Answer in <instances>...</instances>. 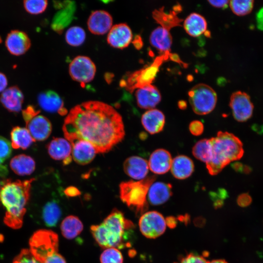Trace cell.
Returning a JSON list of instances; mask_svg holds the SVG:
<instances>
[{"mask_svg":"<svg viewBox=\"0 0 263 263\" xmlns=\"http://www.w3.org/2000/svg\"><path fill=\"white\" fill-rule=\"evenodd\" d=\"M62 130L71 144L87 141L97 153L109 151L125 135L121 115L112 106L99 101H86L73 107L64 120Z\"/></svg>","mask_w":263,"mask_h":263,"instance_id":"1","label":"cell"},{"mask_svg":"<svg viewBox=\"0 0 263 263\" xmlns=\"http://www.w3.org/2000/svg\"><path fill=\"white\" fill-rule=\"evenodd\" d=\"M34 178L25 181L7 180L0 190V201L6 210L4 222L14 229L22 225Z\"/></svg>","mask_w":263,"mask_h":263,"instance_id":"2","label":"cell"},{"mask_svg":"<svg viewBox=\"0 0 263 263\" xmlns=\"http://www.w3.org/2000/svg\"><path fill=\"white\" fill-rule=\"evenodd\" d=\"M209 139L211 157L206 167L211 175L217 174L230 162L240 159L243 155L242 143L232 133L220 131Z\"/></svg>","mask_w":263,"mask_h":263,"instance_id":"3","label":"cell"},{"mask_svg":"<svg viewBox=\"0 0 263 263\" xmlns=\"http://www.w3.org/2000/svg\"><path fill=\"white\" fill-rule=\"evenodd\" d=\"M133 226V223L121 211L115 208L101 223L92 225L90 230L102 248H121L123 246L125 231Z\"/></svg>","mask_w":263,"mask_h":263,"instance_id":"4","label":"cell"},{"mask_svg":"<svg viewBox=\"0 0 263 263\" xmlns=\"http://www.w3.org/2000/svg\"><path fill=\"white\" fill-rule=\"evenodd\" d=\"M58 235L54 231L39 230L30 238V251L40 263H66L58 252Z\"/></svg>","mask_w":263,"mask_h":263,"instance_id":"5","label":"cell"},{"mask_svg":"<svg viewBox=\"0 0 263 263\" xmlns=\"http://www.w3.org/2000/svg\"><path fill=\"white\" fill-rule=\"evenodd\" d=\"M155 179L150 176L138 181L123 182L119 185L120 199L137 213H142L147 207L148 190Z\"/></svg>","mask_w":263,"mask_h":263,"instance_id":"6","label":"cell"},{"mask_svg":"<svg viewBox=\"0 0 263 263\" xmlns=\"http://www.w3.org/2000/svg\"><path fill=\"white\" fill-rule=\"evenodd\" d=\"M188 95L191 108L196 114H208L215 107L217 100L216 93L206 84L195 85L188 91Z\"/></svg>","mask_w":263,"mask_h":263,"instance_id":"7","label":"cell"},{"mask_svg":"<svg viewBox=\"0 0 263 263\" xmlns=\"http://www.w3.org/2000/svg\"><path fill=\"white\" fill-rule=\"evenodd\" d=\"M169 54H163L157 56L150 65L131 75L128 80V90L133 91L135 89L151 84L159 71L160 66L164 61L169 59Z\"/></svg>","mask_w":263,"mask_h":263,"instance_id":"8","label":"cell"},{"mask_svg":"<svg viewBox=\"0 0 263 263\" xmlns=\"http://www.w3.org/2000/svg\"><path fill=\"white\" fill-rule=\"evenodd\" d=\"M138 225L140 232L145 237L154 239L164 233L167 224L166 219L160 213L150 211L141 216Z\"/></svg>","mask_w":263,"mask_h":263,"instance_id":"9","label":"cell"},{"mask_svg":"<svg viewBox=\"0 0 263 263\" xmlns=\"http://www.w3.org/2000/svg\"><path fill=\"white\" fill-rule=\"evenodd\" d=\"M69 72L71 78L81 84L91 82L96 73V67L90 58L78 56L71 62Z\"/></svg>","mask_w":263,"mask_h":263,"instance_id":"10","label":"cell"},{"mask_svg":"<svg viewBox=\"0 0 263 263\" xmlns=\"http://www.w3.org/2000/svg\"><path fill=\"white\" fill-rule=\"evenodd\" d=\"M229 106L234 118L238 121L247 120L252 116L253 105L249 96L245 93L237 91L230 98Z\"/></svg>","mask_w":263,"mask_h":263,"instance_id":"11","label":"cell"},{"mask_svg":"<svg viewBox=\"0 0 263 263\" xmlns=\"http://www.w3.org/2000/svg\"><path fill=\"white\" fill-rule=\"evenodd\" d=\"M132 39L130 27L126 23H119L112 27L108 32L107 40L112 47L124 49L129 46Z\"/></svg>","mask_w":263,"mask_h":263,"instance_id":"12","label":"cell"},{"mask_svg":"<svg viewBox=\"0 0 263 263\" xmlns=\"http://www.w3.org/2000/svg\"><path fill=\"white\" fill-rule=\"evenodd\" d=\"M5 46L11 54L18 56L23 55L29 50L31 41L25 32L14 30L8 34Z\"/></svg>","mask_w":263,"mask_h":263,"instance_id":"13","label":"cell"},{"mask_svg":"<svg viewBox=\"0 0 263 263\" xmlns=\"http://www.w3.org/2000/svg\"><path fill=\"white\" fill-rule=\"evenodd\" d=\"M87 26L92 34L96 35H104L109 32L113 26L112 17L106 11H94L91 14L88 19Z\"/></svg>","mask_w":263,"mask_h":263,"instance_id":"14","label":"cell"},{"mask_svg":"<svg viewBox=\"0 0 263 263\" xmlns=\"http://www.w3.org/2000/svg\"><path fill=\"white\" fill-rule=\"evenodd\" d=\"M26 129L35 141H44L51 133L52 125L49 120L42 115H37L26 123Z\"/></svg>","mask_w":263,"mask_h":263,"instance_id":"15","label":"cell"},{"mask_svg":"<svg viewBox=\"0 0 263 263\" xmlns=\"http://www.w3.org/2000/svg\"><path fill=\"white\" fill-rule=\"evenodd\" d=\"M47 148L49 155L53 159L62 160L65 165L71 162L72 147L67 139L62 138H54L48 144Z\"/></svg>","mask_w":263,"mask_h":263,"instance_id":"16","label":"cell"},{"mask_svg":"<svg viewBox=\"0 0 263 263\" xmlns=\"http://www.w3.org/2000/svg\"><path fill=\"white\" fill-rule=\"evenodd\" d=\"M135 96L138 106L148 110L153 109L161 100L159 91L151 84L137 89Z\"/></svg>","mask_w":263,"mask_h":263,"instance_id":"17","label":"cell"},{"mask_svg":"<svg viewBox=\"0 0 263 263\" xmlns=\"http://www.w3.org/2000/svg\"><path fill=\"white\" fill-rule=\"evenodd\" d=\"M181 9L180 5L178 4L174 6L172 11L167 13L164 11V7H162L154 10L152 13V16L161 27L170 31L173 27L181 26L183 19L177 16Z\"/></svg>","mask_w":263,"mask_h":263,"instance_id":"18","label":"cell"},{"mask_svg":"<svg viewBox=\"0 0 263 263\" xmlns=\"http://www.w3.org/2000/svg\"><path fill=\"white\" fill-rule=\"evenodd\" d=\"M172 161L171 156L168 150L163 149H157L150 157L149 168L155 174H163L169 170Z\"/></svg>","mask_w":263,"mask_h":263,"instance_id":"19","label":"cell"},{"mask_svg":"<svg viewBox=\"0 0 263 263\" xmlns=\"http://www.w3.org/2000/svg\"><path fill=\"white\" fill-rule=\"evenodd\" d=\"M149 168L147 161L137 156L127 158L123 163V169L125 173L135 180H141L145 178Z\"/></svg>","mask_w":263,"mask_h":263,"instance_id":"20","label":"cell"},{"mask_svg":"<svg viewBox=\"0 0 263 263\" xmlns=\"http://www.w3.org/2000/svg\"><path fill=\"white\" fill-rule=\"evenodd\" d=\"M23 100V93L17 86L5 90L0 96V101L3 106L12 113H17L21 111Z\"/></svg>","mask_w":263,"mask_h":263,"instance_id":"21","label":"cell"},{"mask_svg":"<svg viewBox=\"0 0 263 263\" xmlns=\"http://www.w3.org/2000/svg\"><path fill=\"white\" fill-rule=\"evenodd\" d=\"M72 158L77 164L84 165L90 163L94 158L96 150L89 142L77 140L71 143Z\"/></svg>","mask_w":263,"mask_h":263,"instance_id":"22","label":"cell"},{"mask_svg":"<svg viewBox=\"0 0 263 263\" xmlns=\"http://www.w3.org/2000/svg\"><path fill=\"white\" fill-rule=\"evenodd\" d=\"M141 123L148 132L155 134L163 130L165 123V117L161 111L153 109L147 111L142 115Z\"/></svg>","mask_w":263,"mask_h":263,"instance_id":"23","label":"cell"},{"mask_svg":"<svg viewBox=\"0 0 263 263\" xmlns=\"http://www.w3.org/2000/svg\"><path fill=\"white\" fill-rule=\"evenodd\" d=\"M172 195L170 184L157 182L151 185L148 190L147 197L153 205H159L166 202Z\"/></svg>","mask_w":263,"mask_h":263,"instance_id":"24","label":"cell"},{"mask_svg":"<svg viewBox=\"0 0 263 263\" xmlns=\"http://www.w3.org/2000/svg\"><path fill=\"white\" fill-rule=\"evenodd\" d=\"M171 172L178 179H185L189 177L194 171V164L188 157L180 155L172 161Z\"/></svg>","mask_w":263,"mask_h":263,"instance_id":"25","label":"cell"},{"mask_svg":"<svg viewBox=\"0 0 263 263\" xmlns=\"http://www.w3.org/2000/svg\"><path fill=\"white\" fill-rule=\"evenodd\" d=\"M172 41L169 31L161 26L155 29L150 37L151 45L164 54L169 53Z\"/></svg>","mask_w":263,"mask_h":263,"instance_id":"26","label":"cell"},{"mask_svg":"<svg viewBox=\"0 0 263 263\" xmlns=\"http://www.w3.org/2000/svg\"><path fill=\"white\" fill-rule=\"evenodd\" d=\"M39 106L49 113L58 112L63 107V101L57 94L53 91L40 93L38 97Z\"/></svg>","mask_w":263,"mask_h":263,"instance_id":"27","label":"cell"},{"mask_svg":"<svg viewBox=\"0 0 263 263\" xmlns=\"http://www.w3.org/2000/svg\"><path fill=\"white\" fill-rule=\"evenodd\" d=\"M183 26L189 35L197 37L207 32V22L202 15L192 13L185 19Z\"/></svg>","mask_w":263,"mask_h":263,"instance_id":"28","label":"cell"},{"mask_svg":"<svg viewBox=\"0 0 263 263\" xmlns=\"http://www.w3.org/2000/svg\"><path fill=\"white\" fill-rule=\"evenodd\" d=\"M10 167L19 175H29L35 170L36 163L31 157L22 154L12 158L10 162Z\"/></svg>","mask_w":263,"mask_h":263,"instance_id":"29","label":"cell"},{"mask_svg":"<svg viewBox=\"0 0 263 263\" xmlns=\"http://www.w3.org/2000/svg\"><path fill=\"white\" fill-rule=\"evenodd\" d=\"M11 146L15 149L28 148L35 141L26 128L15 127L10 133Z\"/></svg>","mask_w":263,"mask_h":263,"instance_id":"30","label":"cell"},{"mask_svg":"<svg viewBox=\"0 0 263 263\" xmlns=\"http://www.w3.org/2000/svg\"><path fill=\"white\" fill-rule=\"evenodd\" d=\"M83 225L79 219L74 215L65 218L60 225L62 235L67 239H73L82 232Z\"/></svg>","mask_w":263,"mask_h":263,"instance_id":"31","label":"cell"},{"mask_svg":"<svg viewBox=\"0 0 263 263\" xmlns=\"http://www.w3.org/2000/svg\"><path fill=\"white\" fill-rule=\"evenodd\" d=\"M43 219L45 224L55 226L58 222L61 211L58 204L54 201L48 202L43 209Z\"/></svg>","mask_w":263,"mask_h":263,"instance_id":"32","label":"cell"},{"mask_svg":"<svg viewBox=\"0 0 263 263\" xmlns=\"http://www.w3.org/2000/svg\"><path fill=\"white\" fill-rule=\"evenodd\" d=\"M211 146L209 139L198 141L192 148V154L197 159L207 163L211 157Z\"/></svg>","mask_w":263,"mask_h":263,"instance_id":"33","label":"cell"},{"mask_svg":"<svg viewBox=\"0 0 263 263\" xmlns=\"http://www.w3.org/2000/svg\"><path fill=\"white\" fill-rule=\"evenodd\" d=\"M85 38V32L79 26H75L69 28L65 34L66 42L74 47L81 45L84 42Z\"/></svg>","mask_w":263,"mask_h":263,"instance_id":"34","label":"cell"},{"mask_svg":"<svg viewBox=\"0 0 263 263\" xmlns=\"http://www.w3.org/2000/svg\"><path fill=\"white\" fill-rule=\"evenodd\" d=\"M12 153V146L10 142L0 136V175L5 176L7 173L5 161L10 157Z\"/></svg>","mask_w":263,"mask_h":263,"instance_id":"35","label":"cell"},{"mask_svg":"<svg viewBox=\"0 0 263 263\" xmlns=\"http://www.w3.org/2000/svg\"><path fill=\"white\" fill-rule=\"evenodd\" d=\"M253 3L252 0H233L229 1V5L235 15L244 16L252 11Z\"/></svg>","mask_w":263,"mask_h":263,"instance_id":"36","label":"cell"},{"mask_svg":"<svg viewBox=\"0 0 263 263\" xmlns=\"http://www.w3.org/2000/svg\"><path fill=\"white\" fill-rule=\"evenodd\" d=\"M101 263H123L121 252L115 247L106 248L100 257Z\"/></svg>","mask_w":263,"mask_h":263,"instance_id":"37","label":"cell"},{"mask_svg":"<svg viewBox=\"0 0 263 263\" xmlns=\"http://www.w3.org/2000/svg\"><path fill=\"white\" fill-rule=\"evenodd\" d=\"M23 5L28 13L38 15L46 10L48 1L46 0H25L23 1Z\"/></svg>","mask_w":263,"mask_h":263,"instance_id":"38","label":"cell"},{"mask_svg":"<svg viewBox=\"0 0 263 263\" xmlns=\"http://www.w3.org/2000/svg\"><path fill=\"white\" fill-rule=\"evenodd\" d=\"M13 263H40L32 254L29 249H22L15 258Z\"/></svg>","mask_w":263,"mask_h":263,"instance_id":"39","label":"cell"},{"mask_svg":"<svg viewBox=\"0 0 263 263\" xmlns=\"http://www.w3.org/2000/svg\"><path fill=\"white\" fill-rule=\"evenodd\" d=\"M208 261L203 257L191 253L183 257L179 262L176 263H208Z\"/></svg>","mask_w":263,"mask_h":263,"instance_id":"40","label":"cell"},{"mask_svg":"<svg viewBox=\"0 0 263 263\" xmlns=\"http://www.w3.org/2000/svg\"><path fill=\"white\" fill-rule=\"evenodd\" d=\"M40 111L37 110L34 106H28L26 109L22 111L23 118L25 123L35 116L38 115Z\"/></svg>","mask_w":263,"mask_h":263,"instance_id":"41","label":"cell"},{"mask_svg":"<svg viewBox=\"0 0 263 263\" xmlns=\"http://www.w3.org/2000/svg\"><path fill=\"white\" fill-rule=\"evenodd\" d=\"M189 130L190 133L195 136L201 135L204 131V125L199 120H194L190 122L189 125Z\"/></svg>","mask_w":263,"mask_h":263,"instance_id":"42","label":"cell"},{"mask_svg":"<svg viewBox=\"0 0 263 263\" xmlns=\"http://www.w3.org/2000/svg\"><path fill=\"white\" fill-rule=\"evenodd\" d=\"M252 199L247 193H243L239 195L237 199L238 204L242 207H247L251 203Z\"/></svg>","mask_w":263,"mask_h":263,"instance_id":"43","label":"cell"},{"mask_svg":"<svg viewBox=\"0 0 263 263\" xmlns=\"http://www.w3.org/2000/svg\"><path fill=\"white\" fill-rule=\"evenodd\" d=\"M208 2L216 8H225L229 3V0H208Z\"/></svg>","mask_w":263,"mask_h":263,"instance_id":"44","label":"cell"},{"mask_svg":"<svg viewBox=\"0 0 263 263\" xmlns=\"http://www.w3.org/2000/svg\"><path fill=\"white\" fill-rule=\"evenodd\" d=\"M64 193L67 196L74 197L80 194V191L75 187H69L67 188L64 190Z\"/></svg>","mask_w":263,"mask_h":263,"instance_id":"45","label":"cell"},{"mask_svg":"<svg viewBox=\"0 0 263 263\" xmlns=\"http://www.w3.org/2000/svg\"><path fill=\"white\" fill-rule=\"evenodd\" d=\"M232 167L233 169L238 172H249L250 171V169L249 167H246V166H243L240 163H235L232 165Z\"/></svg>","mask_w":263,"mask_h":263,"instance_id":"46","label":"cell"},{"mask_svg":"<svg viewBox=\"0 0 263 263\" xmlns=\"http://www.w3.org/2000/svg\"><path fill=\"white\" fill-rule=\"evenodd\" d=\"M8 81L6 75L0 72V92H3L7 86Z\"/></svg>","mask_w":263,"mask_h":263,"instance_id":"47","label":"cell"},{"mask_svg":"<svg viewBox=\"0 0 263 263\" xmlns=\"http://www.w3.org/2000/svg\"><path fill=\"white\" fill-rule=\"evenodd\" d=\"M258 27L263 30V8L261 9L257 14L256 17Z\"/></svg>","mask_w":263,"mask_h":263,"instance_id":"48","label":"cell"},{"mask_svg":"<svg viewBox=\"0 0 263 263\" xmlns=\"http://www.w3.org/2000/svg\"><path fill=\"white\" fill-rule=\"evenodd\" d=\"M170 60H171L172 61H173L175 62H177L179 63L180 65L183 66L184 68H187L188 65L183 62L179 58V56L178 55L175 54H171L170 53L169 55V58Z\"/></svg>","mask_w":263,"mask_h":263,"instance_id":"49","label":"cell"},{"mask_svg":"<svg viewBox=\"0 0 263 263\" xmlns=\"http://www.w3.org/2000/svg\"><path fill=\"white\" fill-rule=\"evenodd\" d=\"M133 44L135 47L138 49H139L142 47L143 44L140 37H136V38L133 41Z\"/></svg>","mask_w":263,"mask_h":263,"instance_id":"50","label":"cell"},{"mask_svg":"<svg viewBox=\"0 0 263 263\" xmlns=\"http://www.w3.org/2000/svg\"><path fill=\"white\" fill-rule=\"evenodd\" d=\"M178 107L181 109H185L187 108V103L185 101H180L178 102Z\"/></svg>","mask_w":263,"mask_h":263,"instance_id":"51","label":"cell"},{"mask_svg":"<svg viewBox=\"0 0 263 263\" xmlns=\"http://www.w3.org/2000/svg\"><path fill=\"white\" fill-rule=\"evenodd\" d=\"M208 263H228L225 260L222 259H217L208 262Z\"/></svg>","mask_w":263,"mask_h":263,"instance_id":"52","label":"cell"},{"mask_svg":"<svg viewBox=\"0 0 263 263\" xmlns=\"http://www.w3.org/2000/svg\"><path fill=\"white\" fill-rule=\"evenodd\" d=\"M1 42H2V38L0 36V43H1Z\"/></svg>","mask_w":263,"mask_h":263,"instance_id":"53","label":"cell"},{"mask_svg":"<svg viewBox=\"0 0 263 263\" xmlns=\"http://www.w3.org/2000/svg\"></svg>","mask_w":263,"mask_h":263,"instance_id":"54","label":"cell"}]
</instances>
